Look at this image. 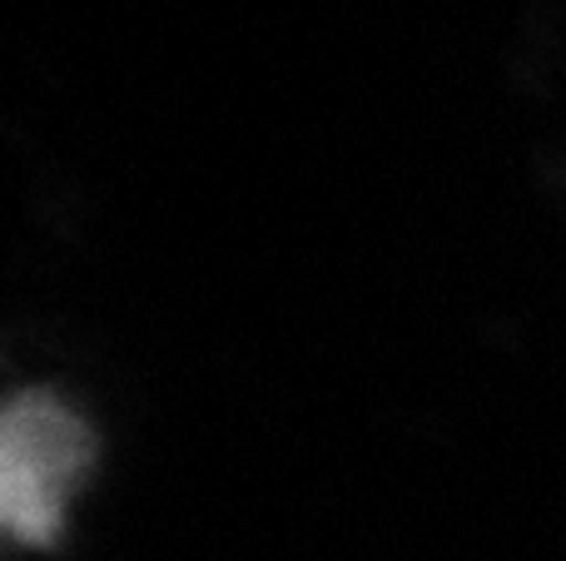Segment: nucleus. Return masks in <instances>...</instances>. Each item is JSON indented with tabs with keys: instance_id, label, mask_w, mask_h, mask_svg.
<instances>
[{
	"instance_id": "obj_1",
	"label": "nucleus",
	"mask_w": 566,
	"mask_h": 561,
	"mask_svg": "<svg viewBox=\"0 0 566 561\" xmlns=\"http://www.w3.org/2000/svg\"><path fill=\"white\" fill-rule=\"evenodd\" d=\"M90 467V427L50 393H20L0 423V517L15 542L45 547Z\"/></svg>"
}]
</instances>
